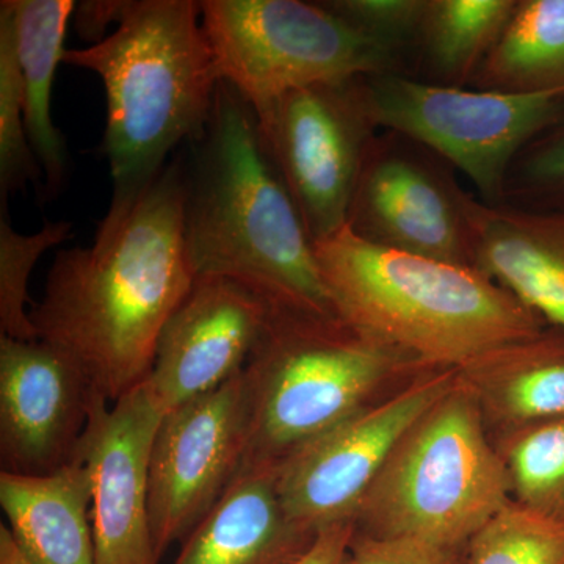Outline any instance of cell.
I'll list each match as a JSON object with an SVG mask.
<instances>
[{
	"label": "cell",
	"mask_w": 564,
	"mask_h": 564,
	"mask_svg": "<svg viewBox=\"0 0 564 564\" xmlns=\"http://www.w3.org/2000/svg\"><path fill=\"white\" fill-rule=\"evenodd\" d=\"M181 159L113 196L90 247L58 252L33 304L36 339L70 356L109 403L150 377L163 326L195 284Z\"/></svg>",
	"instance_id": "obj_1"
},
{
	"label": "cell",
	"mask_w": 564,
	"mask_h": 564,
	"mask_svg": "<svg viewBox=\"0 0 564 564\" xmlns=\"http://www.w3.org/2000/svg\"><path fill=\"white\" fill-rule=\"evenodd\" d=\"M193 144L184 236L195 276L239 282L273 311L339 317L258 117L228 82Z\"/></svg>",
	"instance_id": "obj_2"
},
{
	"label": "cell",
	"mask_w": 564,
	"mask_h": 564,
	"mask_svg": "<svg viewBox=\"0 0 564 564\" xmlns=\"http://www.w3.org/2000/svg\"><path fill=\"white\" fill-rule=\"evenodd\" d=\"M314 248L339 318L430 369H458L549 326L474 267L375 247L347 225Z\"/></svg>",
	"instance_id": "obj_3"
},
{
	"label": "cell",
	"mask_w": 564,
	"mask_h": 564,
	"mask_svg": "<svg viewBox=\"0 0 564 564\" xmlns=\"http://www.w3.org/2000/svg\"><path fill=\"white\" fill-rule=\"evenodd\" d=\"M63 63L102 82V152L113 196L140 192L174 148L202 139L221 84L202 6L193 0H131L110 35L66 50Z\"/></svg>",
	"instance_id": "obj_4"
},
{
	"label": "cell",
	"mask_w": 564,
	"mask_h": 564,
	"mask_svg": "<svg viewBox=\"0 0 564 564\" xmlns=\"http://www.w3.org/2000/svg\"><path fill=\"white\" fill-rule=\"evenodd\" d=\"M339 317L273 311L243 369L250 430L242 464L278 469L352 414L430 372Z\"/></svg>",
	"instance_id": "obj_5"
},
{
	"label": "cell",
	"mask_w": 564,
	"mask_h": 564,
	"mask_svg": "<svg viewBox=\"0 0 564 564\" xmlns=\"http://www.w3.org/2000/svg\"><path fill=\"white\" fill-rule=\"evenodd\" d=\"M511 500L507 469L458 380L393 448L352 516L355 532L463 547Z\"/></svg>",
	"instance_id": "obj_6"
},
{
	"label": "cell",
	"mask_w": 564,
	"mask_h": 564,
	"mask_svg": "<svg viewBox=\"0 0 564 564\" xmlns=\"http://www.w3.org/2000/svg\"><path fill=\"white\" fill-rule=\"evenodd\" d=\"M202 21L223 82L261 113L311 85L408 74L406 55L372 39L323 2L203 0Z\"/></svg>",
	"instance_id": "obj_7"
},
{
	"label": "cell",
	"mask_w": 564,
	"mask_h": 564,
	"mask_svg": "<svg viewBox=\"0 0 564 564\" xmlns=\"http://www.w3.org/2000/svg\"><path fill=\"white\" fill-rule=\"evenodd\" d=\"M380 131L410 137L474 182L480 199L500 206L519 154L564 121V91L541 95L443 87L408 74L364 77Z\"/></svg>",
	"instance_id": "obj_8"
},
{
	"label": "cell",
	"mask_w": 564,
	"mask_h": 564,
	"mask_svg": "<svg viewBox=\"0 0 564 564\" xmlns=\"http://www.w3.org/2000/svg\"><path fill=\"white\" fill-rule=\"evenodd\" d=\"M364 77L285 93L256 113L263 144L314 245L347 225L364 159L380 132Z\"/></svg>",
	"instance_id": "obj_9"
},
{
	"label": "cell",
	"mask_w": 564,
	"mask_h": 564,
	"mask_svg": "<svg viewBox=\"0 0 564 564\" xmlns=\"http://www.w3.org/2000/svg\"><path fill=\"white\" fill-rule=\"evenodd\" d=\"M466 193L436 152L380 131L364 159L347 226L375 247L473 267Z\"/></svg>",
	"instance_id": "obj_10"
},
{
	"label": "cell",
	"mask_w": 564,
	"mask_h": 564,
	"mask_svg": "<svg viewBox=\"0 0 564 564\" xmlns=\"http://www.w3.org/2000/svg\"><path fill=\"white\" fill-rule=\"evenodd\" d=\"M455 381L456 369L419 375L282 463L276 486L289 518L315 533L352 522L393 448Z\"/></svg>",
	"instance_id": "obj_11"
},
{
	"label": "cell",
	"mask_w": 564,
	"mask_h": 564,
	"mask_svg": "<svg viewBox=\"0 0 564 564\" xmlns=\"http://www.w3.org/2000/svg\"><path fill=\"white\" fill-rule=\"evenodd\" d=\"M250 393L239 373L163 415L150 462L152 540L159 558L209 514L242 466Z\"/></svg>",
	"instance_id": "obj_12"
},
{
	"label": "cell",
	"mask_w": 564,
	"mask_h": 564,
	"mask_svg": "<svg viewBox=\"0 0 564 564\" xmlns=\"http://www.w3.org/2000/svg\"><path fill=\"white\" fill-rule=\"evenodd\" d=\"M163 415L147 381L93 410L74 462L90 473L96 564L161 562L151 530L150 462Z\"/></svg>",
	"instance_id": "obj_13"
},
{
	"label": "cell",
	"mask_w": 564,
	"mask_h": 564,
	"mask_svg": "<svg viewBox=\"0 0 564 564\" xmlns=\"http://www.w3.org/2000/svg\"><path fill=\"white\" fill-rule=\"evenodd\" d=\"M99 400L106 399L66 352L0 336L2 473L46 475L68 466Z\"/></svg>",
	"instance_id": "obj_14"
},
{
	"label": "cell",
	"mask_w": 564,
	"mask_h": 564,
	"mask_svg": "<svg viewBox=\"0 0 564 564\" xmlns=\"http://www.w3.org/2000/svg\"><path fill=\"white\" fill-rule=\"evenodd\" d=\"M272 307L239 282L196 278L163 326L147 383L165 413L242 373Z\"/></svg>",
	"instance_id": "obj_15"
},
{
	"label": "cell",
	"mask_w": 564,
	"mask_h": 564,
	"mask_svg": "<svg viewBox=\"0 0 564 564\" xmlns=\"http://www.w3.org/2000/svg\"><path fill=\"white\" fill-rule=\"evenodd\" d=\"M464 210L474 269L564 329V210L489 206L469 192Z\"/></svg>",
	"instance_id": "obj_16"
},
{
	"label": "cell",
	"mask_w": 564,
	"mask_h": 564,
	"mask_svg": "<svg viewBox=\"0 0 564 564\" xmlns=\"http://www.w3.org/2000/svg\"><path fill=\"white\" fill-rule=\"evenodd\" d=\"M315 538L285 513L276 469L242 464L174 564H299Z\"/></svg>",
	"instance_id": "obj_17"
},
{
	"label": "cell",
	"mask_w": 564,
	"mask_h": 564,
	"mask_svg": "<svg viewBox=\"0 0 564 564\" xmlns=\"http://www.w3.org/2000/svg\"><path fill=\"white\" fill-rule=\"evenodd\" d=\"M456 375L473 393L492 444L564 417V329L547 326L494 348L458 367Z\"/></svg>",
	"instance_id": "obj_18"
},
{
	"label": "cell",
	"mask_w": 564,
	"mask_h": 564,
	"mask_svg": "<svg viewBox=\"0 0 564 564\" xmlns=\"http://www.w3.org/2000/svg\"><path fill=\"white\" fill-rule=\"evenodd\" d=\"M91 478L73 462L46 475L0 473V505L31 564H96Z\"/></svg>",
	"instance_id": "obj_19"
},
{
	"label": "cell",
	"mask_w": 564,
	"mask_h": 564,
	"mask_svg": "<svg viewBox=\"0 0 564 564\" xmlns=\"http://www.w3.org/2000/svg\"><path fill=\"white\" fill-rule=\"evenodd\" d=\"M13 18L14 47L24 82L25 129L44 174L47 193H57L68 170L65 141L51 115L52 85L65 54L74 0H7Z\"/></svg>",
	"instance_id": "obj_20"
},
{
	"label": "cell",
	"mask_w": 564,
	"mask_h": 564,
	"mask_svg": "<svg viewBox=\"0 0 564 564\" xmlns=\"http://www.w3.org/2000/svg\"><path fill=\"white\" fill-rule=\"evenodd\" d=\"M469 88L508 95L564 91V0H518Z\"/></svg>",
	"instance_id": "obj_21"
},
{
	"label": "cell",
	"mask_w": 564,
	"mask_h": 564,
	"mask_svg": "<svg viewBox=\"0 0 564 564\" xmlns=\"http://www.w3.org/2000/svg\"><path fill=\"white\" fill-rule=\"evenodd\" d=\"M518 0H426L415 61L429 84L469 88Z\"/></svg>",
	"instance_id": "obj_22"
},
{
	"label": "cell",
	"mask_w": 564,
	"mask_h": 564,
	"mask_svg": "<svg viewBox=\"0 0 564 564\" xmlns=\"http://www.w3.org/2000/svg\"><path fill=\"white\" fill-rule=\"evenodd\" d=\"M511 500L564 525V417L497 441Z\"/></svg>",
	"instance_id": "obj_23"
},
{
	"label": "cell",
	"mask_w": 564,
	"mask_h": 564,
	"mask_svg": "<svg viewBox=\"0 0 564 564\" xmlns=\"http://www.w3.org/2000/svg\"><path fill=\"white\" fill-rule=\"evenodd\" d=\"M464 564H564V525L510 500L470 538Z\"/></svg>",
	"instance_id": "obj_24"
},
{
	"label": "cell",
	"mask_w": 564,
	"mask_h": 564,
	"mask_svg": "<svg viewBox=\"0 0 564 564\" xmlns=\"http://www.w3.org/2000/svg\"><path fill=\"white\" fill-rule=\"evenodd\" d=\"M41 166L25 129L24 82L17 47L13 18L7 0L0 3V195L39 181Z\"/></svg>",
	"instance_id": "obj_25"
},
{
	"label": "cell",
	"mask_w": 564,
	"mask_h": 564,
	"mask_svg": "<svg viewBox=\"0 0 564 564\" xmlns=\"http://www.w3.org/2000/svg\"><path fill=\"white\" fill-rule=\"evenodd\" d=\"M69 221L46 223L33 234H21L2 212L0 218V329L2 336L36 340L28 311L29 280L41 256L68 240Z\"/></svg>",
	"instance_id": "obj_26"
},
{
	"label": "cell",
	"mask_w": 564,
	"mask_h": 564,
	"mask_svg": "<svg viewBox=\"0 0 564 564\" xmlns=\"http://www.w3.org/2000/svg\"><path fill=\"white\" fill-rule=\"evenodd\" d=\"M503 204L527 210H564V121L516 158Z\"/></svg>",
	"instance_id": "obj_27"
},
{
	"label": "cell",
	"mask_w": 564,
	"mask_h": 564,
	"mask_svg": "<svg viewBox=\"0 0 564 564\" xmlns=\"http://www.w3.org/2000/svg\"><path fill=\"white\" fill-rule=\"evenodd\" d=\"M372 39L414 55L426 0H328L323 2Z\"/></svg>",
	"instance_id": "obj_28"
},
{
	"label": "cell",
	"mask_w": 564,
	"mask_h": 564,
	"mask_svg": "<svg viewBox=\"0 0 564 564\" xmlns=\"http://www.w3.org/2000/svg\"><path fill=\"white\" fill-rule=\"evenodd\" d=\"M467 545L445 547L411 538H372L352 532L344 564H464Z\"/></svg>",
	"instance_id": "obj_29"
},
{
	"label": "cell",
	"mask_w": 564,
	"mask_h": 564,
	"mask_svg": "<svg viewBox=\"0 0 564 564\" xmlns=\"http://www.w3.org/2000/svg\"><path fill=\"white\" fill-rule=\"evenodd\" d=\"M129 3L131 0H87L77 3L73 18L80 39L90 44L106 39L107 28L113 22L120 24Z\"/></svg>",
	"instance_id": "obj_30"
},
{
	"label": "cell",
	"mask_w": 564,
	"mask_h": 564,
	"mask_svg": "<svg viewBox=\"0 0 564 564\" xmlns=\"http://www.w3.org/2000/svg\"><path fill=\"white\" fill-rule=\"evenodd\" d=\"M352 532V522L325 527L317 533L313 547L299 564H344Z\"/></svg>",
	"instance_id": "obj_31"
},
{
	"label": "cell",
	"mask_w": 564,
	"mask_h": 564,
	"mask_svg": "<svg viewBox=\"0 0 564 564\" xmlns=\"http://www.w3.org/2000/svg\"><path fill=\"white\" fill-rule=\"evenodd\" d=\"M0 564H31L22 555L6 524H0Z\"/></svg>",
	"instance_id": "obj_32"
}]
</instances>
